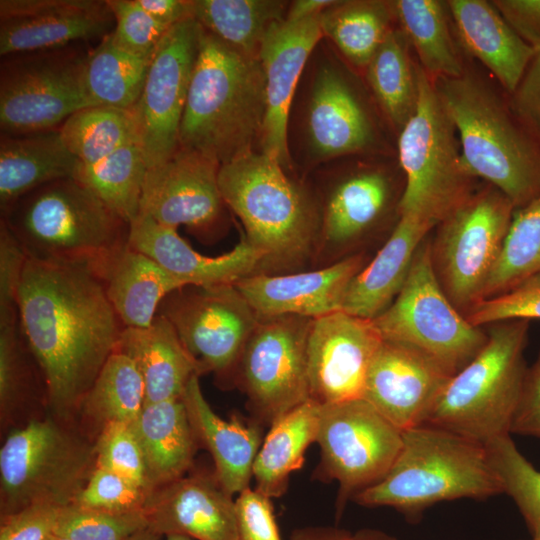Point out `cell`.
Listing matches in <instances>:
<instances>
[{"label":"cell","mask_w":540,"mask_h":540,"mask_svg":"<svg viewBox=\"0 0 540 540\" xmlns=\"http://www.w3.org/2000/svg\"><path fill=\"white\" fill-rule=\"evenodd\" d=\"M508 104L516 120L540 147V49L536 50Z\"/></svg>","instance_id":"db71d44e"},{"label":"cell","mask_w":540,"mask_h":540,"mask_svg":"<svg viewBox=\"0 0 540 540\" xmlns=\"http://www.w3.org/2000/svg\"><path fill=\"white\" fill-rule=\"evenodd\" d=\"M220 166L198 151L179 147L147 169L139 213L169 228L183 225L202 243L214 244L230 227L218 181Z\"/></svg>","instance_id":"2e32d148"},{"label":"cell","mask_w":540,"mask_h":540,"mask_svg":"<svg viewBox=\"0 0 540 540\" xmlns=\"http://www.w3.org/2000/svg\"><path fill=\"white\" fill-rule=\"evenodd\" d=\"M529 320L491 324L475 357L447 382L425 424L483 445L506 435L528 367L524 359Z\"/></svg>","instance_id":"52a82bcc"},{"label":"cell","mask_w":540,"mask_h":540,"mask_svg":"<svg viewBox=\"0 0 540 540\" xmlns=\"http://www.w3.org/2000/svg\"><path fill=\"white\" fill-rule=\"evenodd\" d=\"M434 227L417 217L399 216L376 255L349 284L342 310L365 319L384 312L399 294L417 249Z\"/></svg>","instance_id":"f546056e"},{"label":"cell","mask_w":540,"mask_h":540,"mask_svg":"<svg viewBox=\"0 0 540 540\" xmlns=\"http://www.w3.org/2000/svg\"><path fill=\"white\" fill-rule=\"evenodd\" d=\"M485 446L502 493L517 506L531 538H540V470L518 450L511 435L499 437Z\"/></svg>","instance_id":"f6af8a7d"},{"label":"cell","mask_w":540,"mask_h":540,"mask_svg":"<svg viewBox=\"0 0 540 540\" xmlns=\"http://www.w3.org/2000/svg\"><path fill=\"white\" fill-rule=\"evenodd\" d=\"M319 417L320 404L309 399L269 426L253 464L255 489L271 499L286 492L290 475L303 466L306 450L316 442Z\"/></svg>","instance_id":"836d02e7"},{"label":"cell","mask_w":540,"mask_h":540,"mask_svg":"<svg viewBox=\"0 0 540 540\" xmlns=\"http://www.w3.org/2000/svg\"><path fill=\"white\" fill-rule=\"evenodd\" d=\"M90 270L99 279L124 327L150 326L162 301L173 291L186 286L128 242Z\"/></svg>","instance_id":"83f0119b"},{"label":"cell","mask_w":540,"mask_h":540,"mask_svg":"<svg viewBox=\"0 0 540 540\" xmlns=\"http://www.w3.org/2000/svg\"><path fill=\"white\" fill-rule=\"evenodd\" d=\"M218 181L228 209L243 226L244 237L263 255L257 274L311 268L318 210L309 186L255 150L222 164Z\"/></svg>","instance_id":"7a4b0ae2"},{"label":"cell","mask_w":540,"mask_h":540,"mask_svg":"<svg viewBox=\"0 0 540 540\" xmlns=\"http://www.w3.org/2000/svg\"><path fill=\"white\" fill-rule=\"evenodd\" d=\"M97 466L95 442L51 419L12 430L0 449V513L74 502Z\"/></svg>","instance_id":"9c48e42d"},{"label":"cell","mask_w":540,"mask_h":540,"mask_svg":"<svg viewBox=\"0 0 540 540\" xmlns=\"http://www.w3.org/2000/svg\"><path fill=\"white\" fill-rule=\"evenodd\" d=\"M97 466L152 491L145 457L131 423L106 425L95 441Z\"/></svg>","instance_id":"7dc6e473"},{"label":"cell","mask_w":540,"mask_h":540,"mask_svg":"<svg viewBox=\"0 0 540 540\" xmlns=\"http://www.w3.org/2000/svg\"><path fill=\"white\" fill-rule=\"evenodd\" d=\"M265 110L259 58L234 50L199 25L179 147L198 151L220 165L230 162L254 151Z\"/></svg>","instance_id":"3957f363"},{"label":"cell","mask_w":540,"mask_h":540,"mask_svg":"<svg viewBox=\"0 0 540 540\" xmlns=\"http://www.w3.org/2000/svg\"><path fill=\"white\" fill-rule=\"evenodd\" d=\"M476 327L514 319H540V274L473 305L465 314Z\"/></svg>","instance_id":"f907efd6"},{"label":"cell","mask_w":540,"mask_h":540,"mask_svg":"<svg viewBox=\"0 0 540 540\" xmlns=\"http://www.w3.org/2000/svg\"><path fill=\"white\" fill-rule=\"evenodd\" d=\"M395 20L428 77H458L466 70L454 43L447 3L437 0L392 1Z\"/></svg>","instance_id":"e575fe53"},{"label":"cell","mask_w":540,"mask_h":540,"mask_svg":"<svg viewBox=\"0 0 540 540\" xmlns=\"http://www.w3.org/2000/svg\"><path fill=\"white\" fill-rule=\"evenodd\" d=\"M67 149L83 165L96 163L121 147L137 142L131 110L94 105L78 110L59 127Z\"/></svg>","instance_id":"60d3db41"},{"label":"cell","mask_w":540,"mask_h":540,"mask_svg":"<svg viewBox=\"0 0 540 540\" xmlns=\"http://www.w3.org/2000/svg\"><path fill=\"white\" fill-rule=\"evenodd\" d=\"M114 17L110 36L126 52L151 60L159 43L170 29L145 12L136 0H107Z\"/></svg>","instance_id":"c3c4849f"},{"label":"cell","mask_w":540,"mask_h":540,"mask_svg":"<svg viewBox=\"0 0 540 540\" xmlns=\"http://www.w3.org/2000/svg\"><path fill=\"white\" fill-rule=\"evenodd\" d=\"M150 61L118 47L110 33L88 52L84 81L96 105L131 110L142 92Z\"/></svg>","instance_id":"ab89813d"},{"label":"cell","mask_w":540,"mask_h":540,"mask_svg":"<svg viewBox=\"0 0 540 540\" xmlns=\"http://www.w3.org/2000/svg\"><path fill=\"white\" fill-rule=\"evenodd\" d=\"M451 377L421 353L383 340L369 367L362 398L405 431L425 424Z\"/></svg>","instance_id":"7402d4cb"},{"label":"cell","mask_w":540,"mask_h":540,"mask_svg":"<svg viewBox=\"0 0 540 540\" xmlns=\"http://www.w3.org/2000/svg\"><path fill=\"white\" fill-rule=\"evenodd\" d=\"M303 124L314 163L364 153L376 143V129L364 102L332 63L321 65L313 78Z\"/></svg>","instance_id":"603a6c76"},{"label":"cell","mask_w":540,"mask_h":540,"mask_svg":"<svg viewBox=\"0 0 540 540\" xmlns=\"http://www.w3.org/2000/svg\"><path fill=\"white\" fill-rule=\"evenodd\" d=\"M158 314L174 327L198 363L231 386L235 367L259 317L235 285H189L170 293Z\"/></svg>","instance_id":"9a60e30c"},{"label":"cell","mask_w":540,"mask_h":540,"mask_svg":"<svg viewBox=\"0 0 540 540\" xmlns=\"http://www.w3.org/2000/svg\"><path fill=\"white\" fill-rule=\"evenodd\" d=\"M399 29H391L366 66L368 85L382 112L399 132L413 115L419 96L418 65Z\"/></svg>","instance_id":"8d00e7d4"},{"label":"cell","mask_w":540,"mask_h":540,"mask_svg":"<svg viewBox=\"0 0 540 540\" xmlns=\"http://www.w3.org/2000/svg\"><path fill=\"white\" fill-rule=\"evenodd\" d=\"M113 24L107 0H1L0 55L102 39Z\"/></svg>","instance_id":"ffe728a7"},{"label":"cell","mask_w":540,"mask_h":540,"mask_svg":"<svg viewBox=\"0 0 540 540\" xmlns=\"http://www.w3.org/2000/svg\"><path fill=\"white\" fill-rule=\"evenodd\" d=\"M365 253L322 268L286 274H254L235 284L259 318H318L342 310L347 288L366 265Z\"/></svg>","instance_id":"d4e9b609"},{"label":"cell","mask_w":540,"mask_h":540,"mask_svg":"<svg viewBox=\"0 0 540 540\" xmlns=\"http://www.w3.org/2000/svg\"><path fill=\"white\" fill-rule=\"evenodd\" d=\"M198 40L199 24L193 17L167 31L150 61L140 97L131 109L148 168L166 161L179 148L180 124Z\"/></svg>","instance_id":"e0dca14e"},{"label":"cell","mask_w":540,"mask_h":540,"mask_svg":"<svg viewBox=\"0 0 540 540\" xmlns=\"http://www.w3.org/2000/svg\"><path fill=\"white\" fill-rule=\"evenodd\" d=\"M382 341L372 319L343 310L313 319L307 346L310 399L324 405L362 398Z\"/></svg>","instance_id":"d6986e66"},{"label":"cell","mask_w":540,"mask_h":540,"mask_svg":"<svg viewBox=\"0 0 540 540\" xmlns=\"http://www.w3.org/2000/svg\"><path fill=\"white\" fill-rule=\"evenodd\" d=\"M47 540H71L69 538H66V537H63V536H59V535H56L54 533H52Z\"/></svg>","instance_id":"03108f58"},{"label":"cell","mask_w":540,"mask_h":540,"mask_svg":"<svg viewBox=\"0 0 540 540\" xmlns=\"http://www.w3.org/2000/svg\"><path fill=\"white\" fill-rule=\"evenodd\" d=\"M446 3L461 46L511 95L536 50L516 34L492 2L449 0Z\"/></svg>","instance_id":"f1b7e54d"},{"label":"cell","mask_w":540,"mask_h":540,"mask_svg":"<svg viewBox=\"0 0 540 540\" xmlns=\"http://www.w3.org/2000/svg\"><path fill=\"white\" fill-rule=\"evenodd\" d=\"M402 432L363 398L320 404L318 475L338 483V514L387 474L402 447Z\"/></svg>","instance_id":"5bb4252c"},{"label":"cell","mask_w":540,"mask_h":540,"mask_svg":"<svg viewBox=\"0 0 540 540\" xmlns=\"http://www.w3.org/2000/svg\"><path fill=\"white\" fill-rule=\"evenodd\" d=\"M149 494L137 483L96 466L72 504L115 513L141 512Z\"/></svg>","instance_id":"681fc988"},{"label":"cell","mask_w":540,"mask_h":540,"mask_svg":"<svg viewBox=\"0 0 540 540\" xmlns=\"http://www.w3.org/2000/svg\"><path fill=\"white\" fill-rule=\"evenodd\" d=\"M528 540H540V538H531L530 537V539H528Z\"/></svg>","instance_id":"003e7915"},{"label":"cell","mask_w":540,"mask_h":540,"mask_svg":"<svg viewBox=\"0 0 540 540\" xmlns=\"http://www.w3.org/2000/svg\"><path fill=\"white\" fill-rule=\"evenodd\" d=\"M491 2L523 41L535 50L540 49V0Z\"/></svg>","instance_id":"6f0895ef"},{"label":"cell","mask_w":540,"mask_h":540,"mask_svg":"<svg viewBox=\"0 0 540 540\" xmlns=\"http://www.w3.org/2000/svg\"><path fill=\"white\" fill-rule=\"evenodd\" d=\"M290 540H352V533L335 526H310L293 530Z\"/></svg>","instance_id":"91938a15"},{"label":"cell","mask_w":540,"mask_h":540,"mask_svg":"<svg viewBox=\"0 0 540 540\" xmlns=\"http://www.w3.org/2000/svg\"><path fill=\"white\" fill-rule=\"evenodd\" d=\"M319 17L275 23L259 51L266 96L260 151L278 161L287 171L291 169L290 110L304 67L323 36Z\"/></svg>","instance_id":"44dd1931"},{"label":"cell","mask_w":540,"mask_h":540,"mask_svg":"<svg viewBox=\"0 0 540 540\" xmlns=\"http://www.w3.org/2000/svg\"><path fill=\"white\" fill-rule=\"evenodd\" d=\"M145 405L143 379L134 362L114 351L84 396L79 412L99 432L111 423H131Z\"/></svg>","instance_id":"f35d334b"},{"label":"cell","mask_w":540,"mask_h":540,"mask_svg":"<svg viewBox=\"0 0 540 540\" xmlns=\"http://www.w3.org/2000/svg\"><path fill=\"white\" fill-rule=\"evenodd\" d=\"M60 509L35 505L1 515L0 540H47L53 533Z\"/></svg>","instance_id":"11a10c76"},{"label":"cell","mask_w":540,"mask_h":540,"mask_svg":"<svg viewBox=\"0 0 540 540\" xmlns=\"http://www.w3.org/2000/svg\"><path fill=\"white\" fill-rule=\"evenodd\" d=\"M510 433L540 439V353L527 369Z\"/></svg>","instance_id":"9f6ffc18"},{"label":"cell","mask_w":540,"mask_h":540,"mask_svg":"<svg viewBox=\"0 0 540 540\" xmlns=\"http://www.w3.org/2000/svg\"><path fill=\"white\" fill-rule=\"evenodd\" d=\"M419 96L411 118L398 132V159L405 186L398 216L437 226L472 191L459 139L435 83L418 65Z\"/></svg>","instance_id":"ba28073f"},{"label":"cell","mask_w":540,"mask_h":540,"mask_svg":"<svg viewBox=\"0 0 540 540\" xmlns=\"http://www.w3.org/2000/svg\"><path fill=\"white\" fill-rule=\"evenodd\" d=\"M313 319L261 317L234 370L231 386L247 397L252 418L263 426L310 399L307 346Z\"/></svg>","instance_id":"4fadbf2b"},{"label":"cell","mask_w":540,"mask_h":540,"mask_svg":"<svg viewBox=\"0 0 540 540\" xmlns=\"http://www.w3.org/2000/svg\"><path fill=\"white\" fill-rule=\"evenodd\" d=\"M18 308L48 405L59 420H68L116 350L124 326L99 279L81 265L27 257Z\"/></svg>","instance_id":"6da1fadb"},{"label":"cell","mask_w":540,"mask_h":540,"mask_svg":"<svg viewBox=\"0 0 540 540\" xmlns=\"http://www.w3.org/2000/svg\"><path fill=\"white\" fill-rule=\"evenodd\" d=\"M27 255L0 220V326L19 321L18 292Z\"/></svg>","instance_id":"816d5d0a"},{"label":"cell","mask_w":540,"mask_h":540,"mask_svg":"<svg viewBox=\"0 0 540 540\" xmlns=\"http://www.w3.org/2000/svg\"><path fill=\"white\" fill-rule=\"evenodd\" d=\"M81 162L58 129L0 137V211L50 182L75 178Z\"/></svg>","instance_id":"1f68e13d"},{"label":"cell","mask_w":540,"mask_h":540,"mask_svg":"<svg viewBox=\"0 0 540 540\" xmlns=\"http://www.w3.org/2000/svg\"><path fill=\"white\" fill-rule=\"evenodd\" d=\"M312 191L318 232L310 269L360 254L357 248L383 222L393 200L392 178L376 165L336 175Z\"/></svg>","instance_id":"ac0fdd59"},{"label":"cell","mask_w":540,"mask_h":540,"mask_svg":"<svg viewBox=\"0 0 540 540\" xmlns=\"http://www.w3.org/2000/svg\"><path fill=\"white\" fill-rule=\"evenodd\" d=\"M147 169L145 156L134 142L96 163L80 164L75 179L130 224L139 214Z\"/></svg>","instance_id":"b9f144b4"},{"label":"cell","mask_w":540,"mask_h":540,"mask_svg":"<svg viewBox=\"0 0 540 540\" xmlns=\"http://www.w3.org/2000/svg\"><path fill=\"white\" fill-rule=\"evenodd\" d=\"M372 320L383 340L421 353L452 376L487 341V333L470 324L444 292L427 240L417 249L399 294Z\"/></svg>","instance_id":"30bf717a"},{"label":"cell","mask_w":540,"mask_h":540,"mask_svg":"<svg viewBox=\"0 0 540 540\" xmlns=\"http://www.w3.org/2000/svg\"><path fill=\"white\" fill-rule=\"evenodd\" d=\"M128 243L186 286L235 285L257 274L263 255L242 235L229 252L206 256L194 250L177 232L139 213L129 224Z\"/></svg>","instance_id":"484cf974"},{"label":"cell","mask_w":540,"mask_h":540,"mask_svg":"<svg viewBox=\"0 0 540 540\" xmlns=\"http://www.w3.org/2000/svg\"><path fill=\"white\" fill-rule=\"evenodd\" d=\"M115 351L128 356L138 369L145 404L182 398L190 380L202 375L172 324L159 314L148 327H124Z\"/></svg>","instance_id":"4dcf8cb0"},{"label":"cell","mask_w":540,"mask_h":540,"mask_svg":"<svg viewBox=\"0 0 540 540\" xmlns=\"http://www.w3.org/2000/svg\"><path fill=\"white\" fill-rule=\"evenodd\" d=\"M200 376H194L183 395L187 415L198 445L212 456L214 474L230 495L250 487L253 464L264 438L263 425L255 419L233 415L219 417L204 397Z\"/></svg>","instance_id":"4316f807"},{"label":"cell","mask_w":540,"mask_h":540,"mask_svg":"<svg viewBox=\"0 0 540 540\" xmlns=\"http://www.w3.org/2000/svg\"><path fill=\"white\" fill-rule=\"evenodd\" d=\"M352 540H398L396 537L375 528H362L352 533Z\"/></svg>","instance_id":"6125c7cd"},{"label":"cell","mask_w":540,"mask_h":540,"mask_svg":"<svg viewBox=\"0 0 540 540\" xmlns=\"http://www.w3.org/2000/svg\"><path fill=\"white\" fill-rule=\"evenodd\" d=\"M165 540H193V538L180 534H170L165 536Z\"/></svg>","instance_id":"e7e4bbea"},{"label":"cell","mask_w":540,"mask_h":540,"mask_svg":"<svg viewBox=\"0 0 540 540\" xmlns=\"http://www.w3.org/2000/svg\"><path fill=\"white\" fill-rule=\"evenodd\" d=\"M402 436V447L387 474L352 501L391 507L415 519L444 501L503 494L485 445L427 424L405 430Z\"/></svg>","instance_id":"277c9868"},{"label":"cell","mask_w":540,"mask_h":540,"mask_svg":"<svg viewBox=\"0 0 540 540\" xmlns=\"http://www.w3.org/2000/svg\"><path fill=\"white\" fill-rule=\"evenodd\" d=\"M28 258L91 269L128 242L129 223L75 178L43 185L1 213Z\"/></svg>","instance_id":"8992f818"},{"label":"cell","mask_w":540,"mask_h":540,"mask_svg":"<svg viewBox=\"0 0 540 540\" xmlns=\"http://www.w3.org/2000/svg\"><path fill=\"white\" fill-rule=\"evenodd\" d=\"M540 274V195L515 209L482 299L503 294ZM480 300V301H481Z\"/></svg>","instance_id":"7bdbcfd3"},{"label":"cell","mask_w":540,"mask_h":540,"mask_svg":"<svg viewBox=\"0 0 540 540\" xmlns=\"http://www.w3.org/2000/svg\"><path fill=\"white\" fill-rule=\"evenodd\" d=\"M146 527L143 511L115 513L70 504L60 509L53 533L71 540H128Z\"/></svg>","instance_id":"bcb514c9"},{"label":"cell","mask_w":540,"mask_h":540,"mask_svg":"<svg viewBox=\"0 0 540 540\" xmlns=\"http://www.w3.org/2000/svg\"><path fill=\"white\" fill-rule=\"evenodd\" d=\"M157 22L171 28L192 17V0H136Z\"/></svg>","instance_id":"680465c9"},{"label":"cell","mask_w":540,"mask_h":540,"mask_svg":"<svg viewBox=\"0 0 540 540\" xmlns=\"http://www.w3.org/2000/svg\"><path fill=\"white\" fill-rule=\"evenodd\" d=\"M515 207L498 189L473 191L437 226L431 245L439 282L455 307L467 311L482 299L500 255Z\"/></svg>","instance_id":"7c38bea8"},{"label":"cell","mask_w":540,"mask_h":540,"mask_svg":"<svg viewBox=\"0 0 540 540\" xmlns=\"http://www.w3.org/2000/svg\"><path fill=\"white\" fill-rule=\"evenodd\" d=\"M87 55L70 45L2 57L1 133L21 135L58 129L73 113L96 105L85 87Z\"/></svg>","instance_id":"8fae6325"},{"label":"cell","mask_w":540,"mask_h":540,"mask_svg":"<svg viewBox=\"0 0 540 540\" xmlns=\"http://www.w3.org/2000/svg\"><path fill=\"white\" fill-rule=\"evenodd\" d=\"M161 537V535L148 526L134 534L128 540H160Z\"/></svg>","instance_id":"be15d7a7"},{"label":"cell","mask_w":540,"mask_h":540,"mask_svg":"<svg viewBox=\"0 0 540 540\" xmlns=\"http://www.w3.org/2000/svg\"><path fill=\"white\" fill-rule=\"evenodd\" d=\"M393 20L392 1L383 0H335L319 17L323 36L360 68H366Z\"/></svg>","instance_id":"74e56055"},{"label":"cell","mask_w":540,"mask_h":540,"mask_svg":"<svg viewBox=\"0 0 540 540\" xmlns=\"http://www.w3.org/2000/svg\"><path fill=\"white\" fill-rule=\"evenodd\" d=\"M288 6L281 0H192V17L229 47L259 58L266 34L285 20Z\"/></svg>","instance_id":"d590c367"},{"label":"cell","mask_w":540,"mask_h":540,"mask_svg":"<svg viewBox=\"0 0 540 540\" xmlns=\"http://www.w3.org/2000/svg\"><path fill=\"white\" fill-rule=\"evenodd\" d=\"M148 526L161 536L238 540L233 496L214 471L194 472L152 490L143 509Z\"/></svg>","instance_id":"cb8c5ba5"},{"label":"cell","mask_w":540,"mask_h":540,"mask_svg":"<svg viewBox=\"0 0 540 540\" xmlns=\"http://www.w3.org/2000/svg\"><path fill=\"white\" fill-rule=\"evenodd\" d=\"M434 83L455 127L467 173L498 189L515 209L540 195V147L509 104L467 70Z\"/></svg>","instance_id":"5b68a950"},{"label":"cell","mask_w":540,"mask_h":540,"mask_svg":"<svg viewBox=\"0 0 540 540\" xmlns=\"http://www.w3.org/2000/svg\"><path fill=\"white\" fill-rule=\"evenodd\" d=\"M235 505L238 540H281L270 497L248 487Z\"/></svg>","instance_id":"f5cc1de1"},{"label":"cell","mask_w":540,"mask_h":540,"mask_svg":"<svg viewBox=\"0 0 540 540\" xmlns=\"http://www.w3.org/2000/svg\"><path fill=\"white\" fill-rule=\"evenodd\" d=\"M46 389L42 372L22 334L19 321L0 326V414L6 424L13 414Z\"/></svg>","instance_id":"ee69618b"},{"label":"cell","mask_w":540,"mask_h":540,"mask_svg":"<svg viewBox=\"0 0 540 540\" xmlns=\"http://www.w3.org/2000/svg\"><path fill=\"white\" fill-rule=\"evenodd\" d=\"M335 0H296L289 2L286 12L287 21H300L319 16Z\"/></svg>","instance_id":"94428289"},{"label":"cell","mask_w":540,"mask_h":540,"mask_svg":"<svg viewBox=\"0 0 540 540\" xmlns=\"http://www.w3.org/2000/svg\"><path fill=\"white\" fill-rule=\"evenodd\" d=\"M152 490L186 475L199 446L182 398L147 403L131 422Z\"/></svg>","instance_id":"d6a6232c"}]
</instances>
